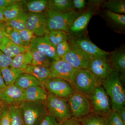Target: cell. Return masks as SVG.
<instances>
[{
  "label": "cell",
  "mask_w": 125,
  "mask_h": 125,
  "mask_svg": "<svg viewBox=\"0 0 125 125\" xmlns=\"http://www.w3.org/2000/svg\"><path fill=\"white\" fill-rule=\"evenodd\" d=\"M101 85L111 102L112 110L117 111L125 105V91L119 72L114 70Z\"/></svg>",
  "instance_id": "6da1fadb"
},
{
  "label": "cell",
  "mask_w": 125,
  "mask_h": 125,
  "mask_svg": "<svg viewBox=\"0 0 125 125\" xmlns=\"http://www.w3.org/2000/svg\"><path fill=\"white\" fill-rule=\"evenodd\" d=\"M67 41L71 49L90 60L98 57L108 56L110 54L97 46L82 33L69 34Z\"/></svg>",
  "instance_id": "7a4b0ae2"
},
{
  "label": "cell",
  "mask_w": 125,
  "mask_h": 125,
  "mask_svg": "<svg viewBox=\"0 0 125 125\" xmlns=\"http://www.w3.org/2000/svg\"><path fill=\"white\" fill-rule=\"evenodd\" d=\"M81 11L73 10L59 13L47 10L45 14L49 31L62 30L69 33L72 24Z\"/></svg>",
  "instance_id": "3957f363"
},
{
  "label": "cell",
  "mask_w": 125,
  "mask_h": 125,
  "mask_svg": "<svg viewBox=\"0 0 125 125\" xmlns=\"http://www.w3.org/2000/svg\"><path fill=\"white\" fill-rule=\"evenodd\" d=\"M47 114L59 123L71 118L72 114L67 100L48 94L45 103Z\"/></svg>",
  "instance_id": "277c9868"
},
{
  "label": "cell",
  "mask_w": 125,
  "mask_h": 125,
  "mask_svg": "<svg viewBox=\"0 0 125 125\" xmlns=\"http://www.w3.org/2000/svg\"><path fill=\"white\" fill-rule=\"evenodd\" d=\"M71 83L76 92L88 97L95 88L101 84L87 69H76Z\"/></svg>",
  "instance_id": "5b68a950"
},
{
  "label": "cell",
  "mask_w": 125,
  "mask_h": 125,
  "mask_svg": "<svg viewBox=\"0 0 125 125\" xmlns=\"http://www.w3.org/2000/svg\"><path fill=\"white\" fill-rule=\"evenodd\" d=\"M20 107L25 125H40L48 115L45 103L23 102Z\"/></svg>",
  "instance_id": "8992f818"
},
{
  "label": "cell",
  "mask_w": 125,
  "mask_h": 125,
  "mask_svg": "<svg viewBox=\"0 0 125 125\" xmlns=\"http://www.w3.org/2000/svg\"><path fill=\"white\" fill-rule=\"evenodd\" d=\"M42 85L48 93L66 100L76 92L71 83L58 77L52 76Z\"/></svg>",
  "instance_id": "52a82bcc"
},
{
  "label": "cell",
  "mask_w": 125,
  "mask_h": 125,
  "mask_svg": "<svg viewBox=\"0 0 125 125\" xmlns=\"http://www.w3.org/2000/svg\"><path fill=\"white\" fill-rule=\"evenodd\" d=\"M88 98L92 112L105 116L112 110L110 99L101 84L95 88Z\"/></svg>",
  "instance_id": "ba28073f"
},
{
  "label": "cell",
  "mask_w": 125,
  "mask_h": 125,
  "mask_svg": "<svg viewBox=\"0 0 125 125\" xmlns=\"http://www.w3.org/2000/svg\"><path fill=\"white\" fill-rule=\"evenodd\" d=\"M72 117L81 120L92 112L89 99L87 96L75 92L67 99Z\"/></svg>",
  "instance_id": "9c48e42d"
},
{
  "label": "cell",
  "mask_w": 125,
  "mask_h": 125,
  "mask_svg": "<svg viewBox=\"0 0 125 125\" xmlns=\"http://www.w3.org/2000/svg\"><path fill=\"white\" fill-rule=\"evenodd\" d=\"M108 56H101L92 59L88 70L99 83L114 70Z\"/></svg>",
  "instance_id": "30bf717a"
},
{
  "label": "cell",
  "mask_w": 125,
  "mask_h": 125,
  "mask_svg": "<svg viewBox=\"0 0 125 125\" xmlns=\"http://www.w3.org/2000/svg\"><path fill=\"white\" fill-rule=\"evenodd\" d=\"M23 91L14 84L0 90V102L5 106H20L23 102Z\"/></svg>",
  "instance_id": "8fae6325"
},
{
  "label": "cell",
  "mask_w": 125,
  "mask_h": 125,
  "mask_svg": "<svg viewBox=\"0 0 125 125\" xmlns=\"http://www.w3.org/2000/svg\"><path fill=\"white\" fill-rule=\"evenodd\" d=\"M26 27L27 29L32 31L37 37L48 35L50 32L45 13L28 15Z\"/></svg>",
  "instance_id": "7c38bea8"
},
{
  "label": "cell",
  "mask_w": 125,
  "mask_h": 125,
  "mask_svg": "<svg viewBox=\"0 0 125 125\" xmlns=\"http://www.w3.org/2000/svg\"><path fill=\"white\" fill-rule=\"evenodd\" d=\"M29 47L45 54L52 61H57L61 59L57 56L56 48L49 41L48 35L36 36L31 41Z\"/></svg>",
  "instance_id": "4fadbf2b"
},
{
  "label": "cell",
  "mask_w": 125,
  "mask_h": 125,
  "mask_svg": "<svg viewBox=\"0 0 125 125\" xmlns=\"http://www.w3.org/2000/svg\"><path fill=\"white\" fill-rule=\"evenodd\" d=\"M94 6L89 7L81 12L72 25L68 34H78L85 31L92 16L96 12Z\"/></svg>",
  "instance_id": "5bb4252c"
},
{
  "label": "cell",
  "mask_w": 125,
  "mask_h": 125,
  "mask_svg": "<svg viewBox=\"0 0 125 125\" xmlns=\"http://www.w3.org/2000/svg\"><path fill=\"white\" fill-rule=\"evenodd\" d=\"M49 69L52 76L61 78L70 83L76 70L62 59L52 61Z\"/></svg>",
  "instance_id": "9a60e30c"
},
{
  "label": "cell",
  "mask_w": 125,
  "mask_h": 125,
  "mask_svg": "<svg viewBox=\"0 0 125 125\" xmlns=\"http://www.w3.org/2000/svg\"><path fill=\"white\" fill-rule=\"evenodd\" d=\"M61 59L75 69H88L92 61L71 49Z\"/></svg>",
  "instance_id": "2e32d148"
},
{
  "label": "cell",
  "mask_w": 125,
  "mask_h": 125,
  "mask_svg": "<svg viewBox=\"0 0 125 125\" xmlns=\"http://www.w3.org/2000/svg\"><path fill=\"white\" fill-rule=\"evenodd\" d=\"M48 93L43 86H34L23 91V102L45 103Z\"/></svg>",
  "instance_id": "e0dca14e"
},
{
  "label": "cell",
  "mask_w": 125,
  "mask_h": 125,
  "mask_svg": "<svg viewBox=\"0 0 125 125\" xmlns=\"http://www.w3.org/2000/svg\"><path fill=\"white\" fill-rule=\"evenodd\" d=\"M109 56L114 70L120 73L122 83L125 82V48H119L110 52Z\"/></svg>",
  "instance_id": "ac0fdd59"
},
{
  "label": "cell",
  "mask_w": 125,
  "mask_h": 125,
  "mask_svg": "<svg viewBox=\"0 0 125 125\" xmlns=\"http://www.w3.org/2000/svg\"><path fill=\"white\" fill-rule=\"evenodd\" d=\"M24 12L28 15L44 13L48 10V0H22Z\"/></svg>",
  "instance_id": "d6986e66"
},
{
  "label": "cell",
  "mask_w": 125,
  "mask_h": 125,
  "mask_svg": "<svg viewBox=\"0 0 125 125\" xmlns=\"http://www.w3.org/2000/svg\"><path fill=\"white\" fill-rule=\"evenodd\" d=\"M27 48L19 46L5 37L1 42L0 50L7 56L13 58L18 54L27 51Z\"/></svg>",
  "instance_id": "ffe728a7"
},
{
  "label": "cell",
  "mask_w": 125,
  "mask_h": 125,
  "mask_svg": "<svg viewBox=\"0 0 125 125\" xmlns=\"http://www.w3.org/2000/svg\"><path fill=\"white\" fill-rule=\"evenodd\" d=\"M24 72L34 76L42 84L52 76L49 68L40 66L29 65Z\"/></svg>",
  "instance_id": "44dd1931"
},
{
  "label": "cell",
  "mask_w": 125,
  "mask_h": 125,
  "mask_svg": "<svg viewBox=\"0 0 125 125\" xmlns=\"http://www.w3.org/2000/svg\"><path fill=\"white\" fill-rule=\"evenodd\" d=\"M32 60V56L27 50L14 57L13 58L10 66L24 71L27 66L31 64Z\"/></svg>",
  "instance_id": "7402d4cb"
},
{
  "label": "cell",
  "mask_w": 125,
  "mask_h": 125,
  "mask_svg": "<svg viewBox=\"0 0 125 125\" xmlns=\"http://www.w3.org/2000/svg\"><path fill=\"white\" fill-rule=\"evenodd\" d=\"M27 50L29 52L32 57L31 64L49 68L52 61L47 56L37 50L29 47L27 48Z\"/></svg>",
  "instance_id": "603a6c76"
},
{
  "label": "cell",
  "mask_w": 125,
  "mask_h": 125,
  "mask_svg": "<svg viewBox=\"0 0 125 125\" xmlns=\"http://www.w3.org/2000/svg\"><path fill=\"white\" fill-rule=\"evenodd\" d=\"M14 84L23 90L32 86H42L40 81L34 76L25 72L17 79Z\"/></svg>",
  "instance_id": "cb8c5ba5"
},
{
  "label": "cell",
  "mask_w": 125,
  "mask_h": 125,
  "mask_svg": "<svg viewBox=\"0 0 125 125\" xmlns=\"http://www.w3.org/2000/svg\"><path fill=\"white\" fill-rule=\"evenodd\" d=\"M0 70L6 86L14 84L17 79L24 72L22 70L10 66Z\"/></svg>",
  "instance_id": "d4e9b609"
},
{
  "label": "cell",
  "mask_w": 125,
  "mask_h": 125,
  "mask_svg": "<svg viewBox=\"0 0 125 125\" xmlns=\"http://www.w3.org/2000/svg\"><path fill=\"white\" fill-rule=\"evenodd\" d=\"M48 10L59 13L74 10L72 0H49Z\"/></svg>",
  "instance_id": "484cf974"
},
{
  "label": "cell",
  "mask_w": 125,
  "mask_h": 125,
  "mask_svg": "<svg viewBox=\"0 0 125 125\" xmlns=\"http://www.w3.org/2000/svg\"><path fill=\"white\" fill-rule=\"evenodd\" d=\"M24 12L22 0L5 8L4 17L6 22L13 19Z\"/></svg>",
  "instance_id": "4316f807"
},
{
  "label": "cell",
  "mask_w": 125,
  "mask_h": 125,
  "mask_svg": "<svg viewBox=\"0 0 125 125\" xmlns=\"http://www.w3.org/2000/svg\"><path fill=\"white\" fill-rule=\"evenodd\" d=\"M79 120L83 125H108L104 116L93 112Z\"/></svg>",
  "instance_id": "83f0119b"
},
{
  "label": "cell",
  "mask_w": 125,
  "mask_h": 125,
  "mask_svg": "<svg viewBox=\"0 0 125 125\" xmlns=\"http://www.w3.org/2000/svg\"><path fill=\"white\" fill-rule=\"evenodd\" d=\"M103 6L113 13L120 14L125 13V0H109L104 2Z\"/></svg>",
  "instance_id": "f1b7e54d"
},
{
  "label": "cell",
  "mask_w": 125,
  "mask_h": 125,
  "mask_svg": "<svg viewBox=\"0 0 125 125\" xmlns=\"http://www.w3.org/2000/svg\"><path fill=\"white\" fill-rule=\"evenodd\" d=\"M4 33L5 37L15 44L24 47H29L23 42L20 38L18 31L8 25L6 22L5 23L4 27Z\"/></svg>",
  "instance_id": "f546056e"
},
{
  "label": "cell",
  "mask_w": 125,
  "mask_h": 125,
  "mask_svg": "<svg viewBox=\"0 0 125 125\" xmlns=\"http://www.w3.org/2000/svg\"><path fill=\"white\" fill-rule=\"evenodd\" d=\"M28 15L24 12L16 18L6 22L8 25L18 31L27 29L26 25Z\"/></svg>",
  "instance_id": "4dcf8cb0"
},
{
  "label": "cell",
  "mask_w": 125,
  "mask_h": 125,
  "mask_svg": "<svg viewBox=\"0 0 125 125\" xmlns=\"http://www.w3.org/2000/svg\"><path fill=\"white\" fill-rule=\"evenodd\" d=\"M9 109L10 125H25L20 107H10Z\"/></svg>",
  "instance_id": "1f68e13d"
},
{
  "label": "cell",
  "mask_w": 125,
  "mask_h": 125,
  "mask_svg": "<svg viewBox=\"0 0 125 125\" xmlns=\"http://www.w3.org/2000/svg\"><path fill=\"white\" fill-rule=\"evenodd\" d=\"M48 36L49 41L56 48L61 42L67 40L69 34L62 30H53L50 31Z\"/></svg>",
  "instance_id": "d6a6232c"
},
{
  "label": "cell",
  "mask_w": 125,
  "mask_h": 125,
  "mask_svg": "<svg viewBox=\"0 0 125 125\" xmlns=\"http://www.w3.org/2000/svg\"><path fill=\"white\" fill-rule=\"evenodd\" d=\"M105 14L111 22L114 25L121 28H125V14H120L113 13L107 10Z\"/></svg>",
  "instance_id": "836d02e7"
},
{
  "label": "cell",
  "mask_w": 125,
  "mask_h": 125,
  "mask_svg": "<svg viewBox=\"0 0 125 125\" xmlns=\"http://www.w3.org/2000/svg\"><path fill=\"white\" fill-rule=\"evenodd\" d=\"M105 117L108 125H125L117 112L114 110H112Z\"/></svg>",
  "instance_id": "e575fe53"
},
{
  "label": "cell",
  "mask_w": 125,
  "mask_h": 125,
  "mask_svg": "<svg viewBox=\"0 0 125 125\" xmlns=\"http://www.w3.org/2000/svg\"><path fill=\"white\" fill-rule=\"evenodd\" d=\"M20 38L27 46L29 47L32 40L36 37L32 31L27 29L18 31Z\"/></svg>",
  "instance_id": "d590c367"
},
{
  "label": "cell",
  "mask_w": 125,
  "mask_h": 125,
  "mask_svg": "<svg viewBox=\"0 0 125 125\" xmlns=\"http://www.w3.org/2000/svg\"><path fill=\"white\" fill-rule=\"evenodd\" d=\"M56 50L57 56L61 58L71 50V48L67 40H66L58 44L56 47Z\"/></svg>",
  "instance_id": "8d00e7d4"
},
{
  "label": "cell",
  "mask_w": 125,
  "mask_h": 125,
  "mask_svg": "<svg viewBox=\"0 0 125 125\" xmlns=\"http://www.w3.org/2000/svg\"><path fill=\"white\" fill-rule=\"evenodd\" d=\"M0 125H10L9 107L4 106L0 111Z\"/></svg>",
  "instance_id": "74e56055"
},
{
  "label": "cell",
  "mask_w": 125,
  "mask_h": 125,
  "mask_svg": "<svg viewBox=\"0 0 125 125\" xmlns=\"http://www.w3.org/2000/svg\"><path fill=\"white\" fill-rule=\"evenodd\" d=\"M12 60L0 50V70L10 66Z\"/></svg>",
  "instance_id": "f35d334b"
},
{
  "label": "cell",
  "mask_w": 125,
  "mask_h": 125,
  "mask_svg": "<svg viewBox=\"0 0 125 125\" xmlns=\"http://www.w3.org/2000/svg\"><path fill=\"white\" fill-rule=\"evenodd\" d=\"M87 5L85 0H72V9L74 10L82 11L85 9Z\"/></svg>",
  "instance_id": "ab89813d"
},
{
  "label": "cell",
  "mask_w": 125,
  "mask_h": 125,
  "mask_svg": "<svg viewBox=\"0 0 125 125\" xmlns=\"http://www.w3.org/2000/svg\"><path fill=\"white\" fill-rule=\"evenodd\" d=\"M62 123L57 122L53 117L48 114L40 125H62Z\"/></svg>",
  "instance_id": "60d3db41"
},
{
  "label": "cell",
  "mask_w": 125,
  "mask_h": 125,
  "mask_svg": "<svg viewBox=\"0 0 125 125\" xmlns=\"http://www.w3.org/2000/svg\"><path fill=\"white\" fill-rule=\"evenodd\" d=\"M62 125H83L79 120L72 117L71 118L65 121Z\"/></svg>",
  "instance_id": "b9f144b4"
},
{
  "label": "cell",
  "mask_w": 125,
  "mask_h": 125,
  "mask_svg": "<svg viewBox=\"0 0 125 125\" xmlns=\"http://www.w3.org/2000/svg\"><path fill=\"white\" fill-rule=\"evenodd\" d=\"M20 0H0V8H6L16 3Z\"/></svg>",
  "instance_id": "7bdbcfd3"
},
{
  "label": "cell",
  "mask_w": 125,
  "mask_h": 125,
  "mask_svg": "<svg viewBox=\"0 0 125 125\" xmlns=\"http://www.w3.org/2000/svg\"><path fill=\"white\" fill-rule=\"evenodd\" d=\"M119 116L125 125V107H124L116 111Z\"/></svg>",
  "instance_id": "ee69618b"
},
{
  "label": "cell",
  "mask_w": 125,
  "mask_h": 125,
  "mask_svg": "<svg viewBox=\"0 0 125 125\" xmlns=\"http://www.w3.org/2000/svg\"><path fill=\"white\" fill-rule=\"evenodd\" d=\"M6 22L0 23V42H1L5 36L4 33V27Z\"/></svg>",
  "instance_id": "f6af8a7d"
},
{
  "label": "cell",
  "mask_w": 125,
  "mask_h": 125,
  "mask_svg": "<svg viewBox=\"0 0 125 125\" xmlns=\"http://www.w3.org/2000/svg\"><path fill=\"white\" fill-rule=\"evenodd\" d=\"M5 8H0V23L6 22L4 14Z\"/></svg>",
  "instance_id": "bcb514c9"
},
{
  "label": "cell",
  "mask_w": 125,
  "mask_h": 125,
  "mask_svg": "<svg viewBox=\"0 0 125 125\" xmlns=\"http://www.w3.org/2000/svg\"><path fill=\"white\" fill-rule=\"evenodd\" d=\"M6 86L0 70V90L4 89Z\"/></svg>",
  "instance_id": "7dc6e473"
},
{
  "label": "cell",
  "mask_w": 125,
  "mask_h": 125,
  "mask_svg": "<svg viewBox=\"0 0 125 125\" xmlns=\"http://www.w3.org/2000/svg\"><path fill=\"white\" fill-rule=\"evenodd\" d=\"M4 106L0 102V111L1 110V109H2V107Z\"/></svg>",
  "instance_id": "c3c4849f"
},
{
  "label": "cell",
  "mask_w": 125,
  "mask_h": 125,
  "mask_svg": "<svg viewBox=\"0 0 125 125\" xmlns=\"http://www.w3.org/2000/svg\"><path fill=\"white\" fill-rule=\"evenodd\" d=\"M1 44V42H0V45Z\"/></svg>",
  "instance_id": "681fc988"
}]
</instances>
